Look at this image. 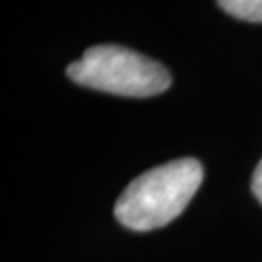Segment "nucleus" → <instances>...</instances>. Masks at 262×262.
Here are the masks:
<instances>
[{
  "label": "nucleus",
  "instance_id": "f03ea898",
  "mask_svg": "<svg viewBox=\"0 0 262 262\" xmlns=\"http://www.w3.org/2000/svg\"><path fill=\"white\" fill-rule=\"evenodd\" d=\"M80 85L122 97H151L171 85V74L150 56L121 45H95L66 68Z\"/></svg>",
  "mask_w": 262,
  "mask_h": 262
},
{
  "label": "nucleus",
  "instance_id": "f257e3e1",
  "mask_svg": "<svg viewBox=\"0 0 262 262\" xmlns=\"http://www.w3.org/2000/svg\"><path fill=\"white\" fill-rule=\"evenodd\" d=\"M204 179L202 163L181 158L142 173L115 204V217L132 231H151L183 214Z\"/></svg>",
  "mask_w": 262,
  "mask_h": 262
},
{
  "label": "nucleus",
  "instance_id": "7ed1b4c3",
  "mask_svg": "<svg viewBox=\"0 0 262 262\" xmlns=\"http://www.w3.org/2000/svg\"><path fill=\"white\" fill-rule=\"evenodd\" d=\"M225 14L243 21L262 24V0H215Z\"/></svg>",
  "mask_w": 262,
  "mask_h": 262
},
{
  "label": "nucleus",
  "instance_id": "20e7f679",
  "mask_svg": "<svg viewBox=\"0 0 262 262\" xmlns=\"http://www.w3.org/2000/svg\"><path fill=\"white\" fill-rule=\"evenodd\" d=\"M251 190L256 196V200L262 204V159L258 161V165L254 167L253 179H251Z\"/></svg>",
  "mask_w": 262,
  "mask_h": 262
}]
</instances>
